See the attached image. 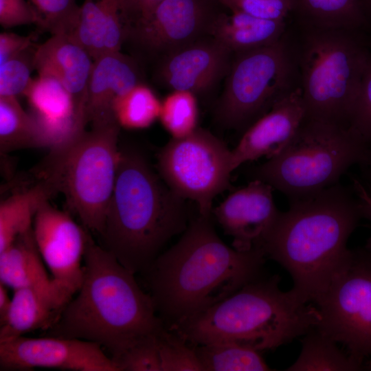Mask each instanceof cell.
I'll return each instance as SVG.
<instances>
[{"label": "cell", "mask_w": 371, "mask_h": 371, "mask_svg": "<svg viewBox=\"0 0 371 371\" xmlns=\"http://www.w3.org/2000/svg\"><path fill=\"white\" fill-rule=\"evenodd\" d=\"M212 217L190 219L179 240L144 273L157 315L166 328L203 312L263 276L261 248L227 245Z\"/></svg>", "instance_id": "6da1fadb"}, {"label": "cell", "mask_w": 371, "mask_h": 371, "mask_svg": "<svg viewBox=\"0 0 371 371\" xmlns=\"http://www.w3.org/2000/svg\"><path fill=\"white\" fill-rule=\"evenodd\" d=\"M82 284L47 329L49 336L99 344L115 362L166 326L135 273L88 234ZM116 364V363H115Z\"/></svg>", "instance_id": "7a4b0ae2"}, {"label": "cell", "mask_w": 371, "mask_h": 371, "mask_svg": "<svg viewBox=\"0 0 371 371\" xmlns=\"http://www.w3.org/2000/svg\"><path fill=\"white\" fill-rule=\"evenodd\" d=\"M290 203L260 248L289 273L292 289L314 304L347 258L348 240L364 214L354 190L339 183Z\"/></svg>", "instance_id": "3957f363"}, {"label": "cell", "mask_w": 371, "mask_h": 371, "mask_svg": "<svg viewBox=\"0 0 371 371\" xmlns=\"http://www.w3.org/2000/svg\"><path fill=\"white\" fill-rule=\"evenodd\" d=\"M174 192L139 150L120 148L113 192L100 236L103 247L134 273H144L190 221Z\"/></svg>", "instance_id": "277c9868"}, {"label": "cell", "mask_w": 371, "mask_h": 371, "mask_svg": "<svg viewBox=\"0 0 371 371\" xmlns=\"http://www.w3.org/2000/svg\"><path fill=\"white\" fill-rule=\"evenodd\" d=\"M278 275L262 276L211 308L168 328L190 345L233 344L262 352L304 335L320 320L317 306L293 289L283 291Z\"/></svg>", "instance_id": "5b68a950"}, {"label": "cell", "mask_w": 371, "mask_h": 371, "mask_svg": "<svg viewBox=\"0 0 371 371\" xmlns=\"http://www.w3.org/2000/svg\"><path fill=\"white\" fill-rule=\"evenodd\" d=\"M306 118L348 126L371 34L307 27L288 21Z\"/></svg>", "instance_id": "8992f818"}, {"label": "cell", "mask_w": 371, "mask_h": 371, "mask_svg": "<svg viewBox=\"0 0 371 371\" xmlns=\"http://www.w3.org/2000/svg\"><path fill=\"white\" fill-rule=\"evenodd\" d=\"M369 149L348 126L305 117L288 145L253 167L250 175L295 201L339 183L350 167L364 161Z\"/></svg>", "instance_id": "52a82bcc"}, {"label": "cell", "mask_w": 371, "mask_h": 371, "mask_svg": "<svg viewBox=\"0 0 371 371\" xmlns=\"http://www.w3.org/2000/svg\"><path fill=\"white\" fill-rule=\"evenodd\" d=\"M117 123L84 131L67 146L49 151L37 170L40 180L63 193L89 231L101 234L120 158Z\"/></svg>", "instance_id": "ba28073f"}, {"label": "cell", "mask_w": 371, "mask_h": 371, "mask_svg": "<svg viewBox=\"0 0 371 371\" xmlns=\"http://www.w3.org/2000/svg\"><path fill=\"white\" fill-rule=\"evenodd\" d=\"M300 87L287 30L269 45L233 54L225 87L214 109L216 122L245 131L279 101Z\"/></svg>", "instance_id": "9c48e42d"}, {"label": "cell", "mask_w": 371, "mask_h": 371, "mask_svg": "<svg viewBox=\"0 0 371 371\" xmlns=\"http://www.w3.org/2000/svg\"><path fill=\"white\" fill-rule=\"evenodd\" d=\"M314 304L320 314L316 328L363 364L371 356V249H350Z\"/></svg>", "instance_id": "30bf717a"}, {"label": "cell", "mask_w": 371, "mask_h": 371, "mask_svg": "<svg viewBox=\"0 0 371 371\" xmlns=\"http://www.w3.org/2000/svg\"><path fill=\"white\" fill-rule=\"evenodd\" d=\"M157 170L174 192L196 203L199 214L212 217L214 199L229 187L232 150L197 128L185 137H172L158 153Z\"/></svg>", "instance_id": "8fae6325"}, {"label": "cell", "mask_w": 371, "mask_h": 371, "mask_svg": "<svg viewBox=\"0 0 371 371\" xmlns=\"http://www.w3.org/2000/svg\"><path fill=\"white\" fill-rule=\"evenodd\" d=\"M32 229L38 249L64 308L82 282V262L89 230L76 223L68 213L51 205L49 201L38 209Z\"/></svg>", "instance_id": "7c38bea8"}, {"label": "cell", "mask_w": 371, "mask_h": 371, "mask_svg": "<svg viewBox=\"0 0 371 371\" xmlns=\"http://www.w3.org/2000/svg\"><path fill=\"white\" fill-rule=\"evenodd\" d=\"M220 3L218 0H164L148 16L125 27V41L163 57L209 36L221 12L216 8Z\"/></svg>", "instance_id": "4fadbf2b"}, {"label": "cell", "mask_w": 371, "mask_h": 371, "mask_svg": "<svg viewBox=\"0 0 371 371\" xmlns=\"http://www.w3.org/2000/svg\"><path fill=\"white\" fill-rule=\"evenodd\" d=\"M48 368L77 371H120L98 344L76 338L23 336L0 342L1 370Z\"/></svg>", "instance_id": "5bb4252c"}, {"label": "cell", "mask_w": 371, "mask_h": 371, "mask_svg": "<svg viewBox=\"0 0 371 371\" xmlns=\"http://www.w3.org/2000/svg\"><path fill=\"white\" fill-rule=\"evenodd\" d=\"M273 189L265 182L252 179L212 210L225 233L232 238L234 249L247 251L260 248L280 213Z\"/></svg>", "instance_id": "9a60e30c"}, {"label": "cell", "mask_w": 371, "mask_h": 371, "mask_svg": "<svg viewBox=\"0 0 371 371\" xmlns=\"http://www.w3.org/2000/svg\"><path fill=\"white\" fill-rule=\"evenodd\" d=\"M232 57L223 44L206 36L161 57L159 79L171 91L205 94L226 77Z\"/></svg>", "instance_id": "2e32d148"}, {"label": "cell", "mask_w": 371, "mask_h": 371, "mask_svg": "<svg viewBox=\"0 0 371 371\" xmlns=\"http://www.w3.org/2000/svg\"><path fill=\"white\" fill-rule=\"evenodd\" d=\"M305 117L300 87L244 131L238 144L232 150L234 170L246 162L277 155L293 139Z\"/></svg>", "instance_id": "e0dca14e"}, {"label": "cell", "mask_w": 371, "mask_h": 371, "mask_svg": "<svg viewBox=\"0 0 371 371\" xmlns=\"http://www.w3.org/2000/svg\"><path fill=\"white\" fill-rule=\"evenodd\" d=\"M93 59L65 34H54L38 46L34 69L58 80L73 98L77 113L86 119L88 87Z\"/></svg>", "instance_id": "ac0fdd59"}, {"label": "cell", "mask_w": 371, "mask_h": 371, "mask_svg": "<svg viewBox=\"0 0 371 371\" xmlns=\"http://www.w3.org/2000/svg\"><path fill=\"white\" fill-rule=\"evenodd\" d=\"M139 83L135 62L120 52L93 60L86 106L87 124L95 128L117 123L113 111L114 101Z\"/></svg>", "instance_id": "d6986e66"}, {"label": "cell", "mask_w": 371, "mask_h": 371, "mask_svg": "<svg viewBox=\"0 0 371 371\" xmlns=\"http://www.w3.org/2000/svg\"><path fill=\"white\" fill-rule=\"evenodd\" d=\"M93 60L120 52L125 41L124 21L120 0H85L78 20L69 35Z\"/></svg>", "instance_id": "ffe728a7"}, {"label": "cell", "mask_w": 371, "mask_h": 371, "mask_svg": "<svg viewBox=\"0 0 371 371\" xmlns=\"http://www.w3.org/2000/svg\"><path fill=\"white\" fill-rule=\"evenodd\" d=\"M289 20L322 29H341L371 34L368 0H291Z\"/></svg>", "instance_id": "44dd1931"}, {"label": "cell", "mask_w": 371, "mask_h": 371, "mask_svg": "<svg viewBox=\"0 0 371 371\" xmlns=\"http://www.w3.org/2000/svg\"><path fill=\"white\" fill-rule=\"evenodd\" d=\"M288 20L264 19L239 10L220 12L213 21L209 35L233 54L246 52L279 41L285 34Z\"/></svg>", "instance_id": "7402d4cb"}, {"label": "cell", "mask_w": 371, "mask_h": 371, "mask_svg": "<svg viewBox=\"0 0 371 371\" xmlns=\"http://www.w3.org/2000/svg\"><path fill=\"white\" fill-rule=\"evenodd\" d=\"M44 263L32 227L0 251V283L13 290L34 287L50 292L63 308Z\"/></svg>", "instance_id": "603a6c76"}, {"label": "cell", "mask_w": 371, "mask_h": 371, "mask_svg": "<svg viewBox=\"0 0 371 371\" xmlns=\"http://www.w3.org/2000/svg\"><path fill=\"white\" fill-rule=\"evenodd\" d=\"M5 319L0 322V342L38 329H48L63 308L50 292L34 287L14 290Z\"/></svg>", "instance_id": "cb8c5ba5"}, {"label": "cell", "mask_w": 371, "mask_h": 371, "mask_svg": "<svg viewBox=\"0 0 371 371\" xmlns=\"http://www.w3.org/2000/svg\"><path fill=\"white\" fill-rule=\"evenodd\" d=\"M56 194L49 183L40 180L30 188L15 193L1 202L0 251L32 227L34 216L41 205Z\"/></svg>", "instance_id": "d4e9b609"}, {"label": "cell", "mask_w": 371, "mask_h": 371, "mask_svg": "<svg viewBox=\"0 0 371 371\" xmlns=\"http://www.w3.org/2000/svg\"><path fill=\"white\" fill-rule=\"evenodd\" d=\"M337 342L314 328L304 335L302 349L289 371H353L366 368V365L342 351Z\"/></svg>", "instance_id": "484cf974"}, {"label": "cell", "mask_w": 371, "mask_h": 371, "mask_svg": "<svg viewBox=\"0 0 371 371\" xmlns=\"http://www.w3.org/2000/svg\"><path fill=\"white\" fill-rule=\"evenodd\" d=\"M23 95L33 114L52 120L77 116L86 122L77 113L71 94L53 77L38 75L32 78Z\"/></svg>", "instance_id": "4316f807"}, {"label": "cell", "mask_w": 371, "mask_h": 371, "mask_svg": "<svg viewBox=\"0 0 371 371\" xmlns=\"http://www.w3.org/2000/svg\"><path fill=\"white\" fill-rule=\"evenodd\" d=\"M203 371L272 370L260 351L233 344H207L194 346Z\"/></svg>", "instance_id": "83f0119b"}, {"label": "cell", "mask_w": 371, "mask_h": 371, "mask_svg": "<svg viewBox=\"0 0 371 371\" xmlns=\"http://www.w3.org/2000/svg\"><path fill=\"white\" fill-rule=\"evenodd\" d=\"M161 105L154 91L139 83L114 101L113 111L120 126L140 129L159 118Z\"/></svg>", "instance_id": "f1b7e54d"}, {"label": "cell", "mask_w": 371, "mask_h": 371, "mask_svg": "<svg viewBox=\"0 0 371 371\" xmlns=\"http://www.w3.org/2000/svg\"><path fill=\"white\" fill-rule=\"evenodd\" d=\"M38 148L34 124L17 98L0 97V149L7 153L24 148Z\"/></svg>", "instance_id": "f546056e"}, {"label": "cell", "mask_w": 371, "mask_h": 371, "mask_svg": "<svg viewBox=\"0 0 371 371\" xmlns=\"http://www.w3.org/2000/svg\"><path fill=\"white\" fill-rule=\"evenodd\" d=\"M159 118L172 138L190 135L198 128L196 95L186 91H172L161 102Z\"/></svg>", "instance_id": "4dcf8cb0"}, {"label": "cell", "mask_w": 371, "mask_h": 371, "mask_svg": "<svg viewBox=\"0 0 371 371\" xmlns=\"http://www.w3.org/2000/svg\"><path fill=\"white\" fill-rule=\"evenodd\" d=\"M39 17L38 27L54 34L69 35L79 15L76 0H27Z\"/></svg>", "instance_id": "1f68e13d"}, {"label": "cell", "mask_w": 371, "mask_h": 371, "mask_svg": "<svg viewBox=\"0 0 371 371\" xmlns=\"http://www.w3.org/2000/svg\"><path fill=\"white\" fill-rule=\"evenodd\" d=\"M161 371H203L194 346L168 328L157 337Z\"/></svg>", "instance_id": "d6a6232c"}, {"label": "cell", "mask_w": 371, "mask_h": 371, "mask_svg": "<svg viewBox=\"0 0 371 371\" xmlns=\"http://www.w3.org/2000/svg\"><path fill=\"white\" fill-rule=\"evenodd\" d=\"M33 45L20 54L0 65V97H16L24 94L34 69L36 49Z\"/></svg>", "instance_id": "836d02e7"}, {"label": "cell", "mask_w": 371, "mask_h": 371, "mask_svg": "<svg viewBox=\"0 0 371 371\" xmlns=\"http://www.w3.org/2000/svg\"><path fill=\"white\" fill-rule=\"evenodd\" d=\"M348 127L371 148V56L363 71Z\"/></svg>", "instance_id": "e575fe53"}, {"label": "cell", "mask_w": 371, "mask_h": 371, "mask_svg": "<svg viewBox=\"0 0 371 371\" xmlns=\"http://www.w3.org/2000/svg\"><path fill=\"white\" fill-rule=\"evenodd\" d=\"M158 336L138 344L118 358L115 363L120 371H161Z\"/></svg>", "instance_id": "d590c367"}, {"label": "cell", "mask_w": 371, "mask_h": 371, "mask_svg": "<svg viewBox=\"0 0 371 371\" xmlns=\"http://www.w3.org/2000/svg\"><path fill=\"white\" fill-rule=\"evenodd\" d=\"M227 8L264 19L286 21L291 3V0H229Z\"/></svg>", "instance_id": "8d00e7d4"}, {"label": "cell", "mask_w": 371, "mask_h": 371, "mask_svg": "<svg viewBox=\"0 0 371 371\" xmlns=\"http://www.w3.org/2000/svg\"><path fill=\"white\" fill-rule=\"evenodd\" d=\"M39 17L27 0H0V24L4 28L23 25L38 26Z\"/></svg>", "instance_id": "74e56055"}, {"label": "cell", "mask_w": 371, "mask_h": 371, "mask_svg": "<svg viewBox=\"0 0 371 371\" xmlns=\"http://www.w3.org/2000/svg\"><path fill=\"white\" fill-rule=\"evenodd\" d=\"M33 36H21L12 32L0 34V65L20 54L33 45Z\"/></svg>", "instance_id": "f35d334b"}, {"label": "cell", "mask_w": 371, "mask_h": 371, "mask_svg": "<svg viewBox=\"0 0 371 371\" xmlns=\"http://www.w3.org/2000/svg\"><path fill=\"white\" fill-rule=\"evenodd\" d=\"M164 0H120L124 27L148 16Z\"/></svg>", "instance_id": "ab89813d"}, {"label": "cell", "mask_w": 371, "mask_h": 371, "mask_svg": "<svg viewBox=\"0 0 371 371\" xmlns=\"http://www.w3.org/2000/svg\"><path fill=\"white\" fill-rule=\"evenodd\" d=\"M353 189L361 203L364 217L371 220V188L354 179ZM366 247L371 249V236L367 241Z\"/></svg>", "instance_id": "60d3db41"}, {"label": "cell", "mask_w": 371, "mask_h": 371, "mask_svg": "<svg viewBox=\"0 0 371 371\" xmlns=\"http://www.w3.org/2000/svg\"><path fill=\"white\" fill-rule=\"evenodd\" d=\"M11 299L9 297L5 286L0 283V322L5 319L8 312Z\"/></svg>", "instance_id": "b9f144b4"}, {"label": "cell", "mask_w": 371, "mask_h": 371, "mask_svg": "<svg viewBox=\"0 0 371 371\" xmlns=\"http://www.w3.org/2000/svg\"><path fill=\"white\" fill-rule=\"evenodd\" d=\"M361 165L363 166L365 176L370 183L369 187L371 188V148L369 149L366 159Z\"/></svg>", "instance_id": "7bdbcfd3"}, {"label": "cell", "mask_w": 371, "mask_h": 371, "mask_svg": "<svg viewBox=\"0 0 371 371\" xmlns=\"http://www.w3.org/2000/svg\"><path fill=\"white\" fill-rule=\"evenodd\" d=\"M222 5H223L225 8H227V5L229 4V0H218Z\"/></svg>", "instance_id": "ee69618b"}, {"label": "cell", "mask_w": 371, "mask_h": 371, "mask_svg": "<svg viewBox=\"0 0 371 371\" xmlns=\"http://www.w3.org/2000/svg\"><path fill=\"white\" fill-rule=\"evenodd\" d=\"M366 368H367V370H371V363H369L368 366L366 365Z\"/></svg>", "instance_id": "f6af8a7d"}, {"label": "cell", "mask_w": 371, "mask_h": 371, "mask_svg": "<svg viewBox=\"0 0 371 371\" xmlns=\"http://www.w3.org/2000/svg\"><path fill=\"white\" fill-rule=\"evenodd\" d=\"M368 1L369 5H370V8H371V0H368Z\"/></svg>", "instance_id": "bcb514c9"}]
</instances>
